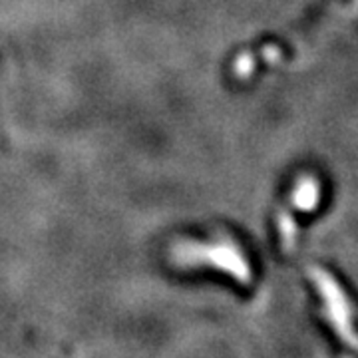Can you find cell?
Wrapping results in <instances>:
<instances>
[{
	"mask_svg": "<svg viewBox=\"0 0 358 358\" xmlns=\"http://www.w3.org/2000/svg\"><path fill=\"white\" fill-rule=\"evenodd\" d=\"M310 275H313V281L317 285L320 296L327 305V317L333 322L336 333L341 334V338H345L348 345L358 348V336L352 331V308L348 305L345 293L341 291V287L327 271L313 268Z\"/></svg>",
	"mask_w": 358,
	"mask_h": 358,
	"instance_id": "obj_1",
	"label": "cell"
},
{
	"mask_svg": "<svg viewBox=\"0 0 358 358\" xmlns=\"http://www.w3.org/2000/svg\"><path fill=\"white\" fill-rule=\"evenodd\" d=\"M178 259L185 265H192L197 261H205L207 265L223 268L237 277L241 282L251 281V271L243 259V255L229 243L221 245H183L178 249Z\"/></svg>",
	"mask_w": 358,
	"mask_h": 358,
	"instance_id": "obj_2",
	"label": "cell"
},
{
	"mask_svg": "<svg viewBox=\"0 0 358 358\" xmlns=\"http://www.w3.org/2000/svg\"><path fill=\"white\" fill-rule=\"evenodd\" d=\"M320 199L319 181L315 178H303L293 192V205L299 211H313Z\"/></svg>",
	"mask_w": 358,
	"mask_h": 358,
	"instance_id": "obj_3",
	"label": "cell"
},
{
	"mask_svg": "<svg viewBox=\"0 0 358 358\" xmlns=\"http://www.w3.org/2000/svg\"><path fill=\"white\" fill-rule=\"evenodd\" d=\"M279 231H281V241L282 247H285V251H287V253L293 251L294 241H296V223H294V219L291 213L282 211L281 215H279Z\"/></svg>",
	"mask_w": 358,
	"mask_h": 358,
	"instance_id": "obj_4",
	"label": "cell"
},
{
	"mask_svg": "<svg viewBox=\"0 0 358 358\" xmlns=\"http://www.w3.org/2000/svg\"><path fill=\"white\" fill-rule=\"evenodd\" d=\"M253 68H255V60H253V56H249V54H243L237 62H235V74L237 78H245L251 76V72H253Z\"/></svg>",
	"mask_w": 358,
	"mask_h": 358,
	"instance_id": "obj_5",
	"label": "cell"
},
{
	"mask_svg": "<svg viewBox=\"0 0 358 358\" xmlns=\"http://www.w3.org/2000/svg\"><path fill=\"white\" fill-rule=\"evenodd\" d=\"M263 56H265L267 62L275 64V62L281 60V48H277V46H267V48L263 50Z\"/></svg>",
	"mask_w": 358,
	"mask_h": 358,
	"instance_id": "obj_6",
	"label": "cell"
}]
</instances>
